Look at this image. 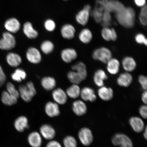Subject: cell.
I'll return each mask as SVG.
<instances>
[{
	"label": "cell",
	"mask_w": 147,
	"mask_h": 147,
	"mask_svg": "<svg viewBox=\"0 0 147 147\" xmlns=\"http://www.w3.org/2000/svg\"><path fill=\"white\" fill-rule=\"evenodd\" d=\"M141 100L142 102L145 104L146 105L147 103V90L144 91L142 93L141 96Z\"/></svg>",
	"instance_id": "49"
},
{
	"label": "cell",
	"mask_w": 147,
	"mask_h": 147,
	"mask_svg": "<svg viewBox=\"0 0 147 147\" xmlns=\"http://www.w3.org/2000/svg\"><path fill=\"white\" fill-rule=\"evenodd\" d=\"M11 77L14 81L20 82L25 80L27 74L24 70L19 68L16 69L14 72L12 74Z\"/></svg>",
	"instance_id": "35"
},
{
	"label": "cell",
	"mask_w": 147,
	"mask_h": 147,
	"mask_svg": "<svg viewBox=\"0 0 147 147\" xmlns=\"http://www.w3.org/2000/svg\"><path fill=\"white\" fill-rule=\"evenodd\" d=\"M45 111L48 116L51 117L59 115L60 114L59 107L56 102H49L46 104Z\"/></svg>",
	"instance_id": "18"
},
{
	"label": "cell",
	"mask_w": 147,
	"mask_h": 147,
	"mask_svg": "<svg viewBox=\"0 0 147 147\" xmlns=\"http://www.w3.org/2000/svg\"><path fill=\"white\" fill-rule=\"evenodd\" d=\"M97 5L106 11L117 13L123 9L125 7L123 3L117 0H97Z\"/></svg>",
	"instance_id": "2"
},
{
	"label": "cell",
	"mask_w": 147,
	"mask_h": 147,
	"mask_svg": "<svg viewBox=\"0 0 147 147\" xmlns=\"http://www.w3.org/2000/svg\"><path fill=\"white\" fill-rule=\"evenodd\" d=\"M20 24L18 20L14 18H10L7 20L5 24V29L9 32L15 33L20 30Z\"/></svg>",
	"instance_id": "22"
},
{
	"label": "cell",
	"mask_w": 147,
	"mask_h": 147,
	"mask_svg": "<svg viewBox=\"0 0 147 147\" xmlns=\"http://www.w3.org/2000/svg\"><path fill=\"white\" fill-rule=\"evenodd\" d=\"M122 67L126 72H132L137 67V62L131 57L128 56L125 57L122 60Z\"/></svg>",
	"instance_id": "19"
},
{
	"label": "cell",
	"mask_w": 147,
	"mask_h": 147,
	"mask_svg": "<svg viewBox=\"0 0 147 147\" xmlns=\"http://www.w3.org/2000/svg\"><path fill=\"white\" fill-rule=\"evenodd\" d=\"M53 99L56 103L64 105L67 102V96L65 92L61 88L55 89L52 93Z\"/></svg>",
	"instance_id": "13"
},
{
	"label": "cell",
	"mask_w": 147,
	"mask_h": 147,
	"mask_svg": "<svg viewBox=\"0 0 147 147\" xmlns=\"http://www.w3.org/2000/svg\"><path fill=\"white\" fill-rule=\"evenodd\" d=\"M80 96L83 100L93 102L97 99V96L92 88L88 87H84L81 90Z\"/></svg>",
	"instance_id": "9"
},
{
	"label": "cell",
	"mask_w": 147,
	"mask_h": 147,
	"mask_svg": "<svg viewBox=\"0 0 147 147\" xmlns=\"http://www.w3.org/2000/svg\"><path fill=\"white\" fill-rule=\"evenodd\" d=\"M78 136L81 142L84 146H89L93 142V134L89 128L84 127L81 129L79 131Z\"/></svg>",
	"instance_id": "7"
},
{
	"label": "cell",
	"mask_w": 147,
	"mask_h": 147,
	"mask_svg": "<svg viewBox=\"0 0 147 147\" xmlns=\"http://www.w3.org/2000/svg\"><path fill=\"white\" fill-rule=\"evenodd\" d=\"M112 143L115 146L119 147H133V142L129 137L124 134H115L112 138Z\"/></svg>",
	"instance_id": "6"
},
{
	"label": "cell",
	"mask_w": 147,
	"mask_h": 147,
	"mask_svg": "<svg viewBox=\"0 0 147 147\" xmlns=\"http://www.w3.org/2000/svg\"><path fill=\"white\" fill-rule=\"evenodd\" d=\"M115 16L119 23L124 27L131 28L135 24V12L131 7H125L120 11L115 13Z\"/></svg>",
	"instance_id": "1"
},
{
	"label": "cell",
	"mask_w": 147,
	"mask_h": 147,
	"mask_svg": "<svg viewBox=\"0 0 147 147\" xmlns=\"http://www.w3.org/2000/svg\"><path fill=\"white\" fill-rule=\"evenodd\" d=\"M41 84L42 87L47 91L52 90L56 85L55 79L51 77H44L42 79Z\"/></svg>",
	"instance_id": "28"
},
{
	"label": "cell",
	"mask_w": 147,
	"mask_h": 147,
	"mask_svg": "<svg viewBox=\"0 0 147 147\" xmlns=\"http://www.w3.org/2000/svg\"><path fill=\"white\" fill-rule=\"evenodd\" d=\"M92 57L94 59L99 61L103 63L106 64L110 59L113 58L111 51L107 48L102 47L94 51Z\"/></svg>",
	"instance_id": "4"
},
{
	"label": "cell",
	"mask_w": 147,
	"mask_h": 147,
	"mask_svg": "<svg viewBox=\"0 0 147 147\" xmlns=\"http://www.w3.org/2000/svg\"><path fill=\"white\" fill-rule=\"evenodd\" d=\"M102 36L104 40L107 41H116L117 36L116 32L113 28H110L109 27H104L102 29Z\"/></svg>",
	"instance_id": "20"
},
{
	"label": "cell",
	"mask_w": 147,
	"mask_h": 147,
	"mask_svg": "<svg viewBox=\"0 0 147 147\" xmlns=\"http://www.w3.org/2000/svg\"><path fill=\"white\" fill-rule=\"evenodd\" d=\"M45 26L47 31L51 32L54 31L56 28V24L52 20L49 19L45 22Z\"/></svg>",
	"instance_id": "42"
},
{
	"label": "cell",
	"mask_w": 147,
	"mask_h": 147,
	"mask_svg": "<svg viewBox=\"0 0 147 147\" xmlns=\"http://www.w3.org/2000/svg\"><path fill=\"white\" fill-rule=\"evenodd\" d=\"M108 79V76L105 71L102 69L97 70L94 75L93 80L95 84L97 87H101L104 86V82Z\"/></svg>",
	"instance_id": "15"
},
{
	"label": "cell",
	"mask_w": 147,
	"mask_h": 147,
	"mask_svg": "<svg viewBox=\"0 0 147 147\" xmlns=\"http://www.w3.org/2000/svg\"><path fill=\"white\" fill-rule=\"evenodd\" d=\"M7 92L11 95L16 97L17 98H19L20 94L19 92L16 89L13 84L11 82H8L7 84Z\"/></svg>",
	"instance_id": "41"
},
{
	"label": "cell",
	"mask_w": 147,
	"mask_h": 147,
	"mask_svg": "<svg viewBox=\"0 0 147 147\" xmlns=\"http://www.w3.org/2000/svg\"><path fill=\"white\" fill-rule=\"evenodd\" d=\"M129 123L134 131L136 133H140L144 129V123L140 117H132L129 119Z\"/></svg>",
	"instance_id": "17"
},
{
	"label": "cell",
	"mask_w": 147,
	"mask_h": 147,
	"mask_svg": "<svg viewBox=\"0 0 147 147\" xmlns=\"http://www.w3.org/2000/svg\"><path fill=\"white\" fill-rule=\"evenodd\" d=\"M29 144L32 147H40L41 146L42 140L41 136L37 132H32L28 138Z\"/></svg>",
	"instance_id": "23"
},
{
	"label": "cell",
	"mask_w": 147,
	"mask_h": 147,
	"mask_svg": "<svg viewBox=\"0 0 147 147\" xmlns=\"http://www.w3.org/2000/svg\"><path fill=\"white\" fill-rule=\"evenodd\" d=\"M136 4L138 6L143 7L146 5V0H134Z\"/></svg>",
	"instance_id": "48"
},
{
	"label": "cell",
	"mask_w": 147,
	"mask_h": 147,
	"mask_svg": "<svg viewBox=\"0 0 147 147\" xmlns=\"http://www.w3.org/2000/svg\"><path fill=\"white\" fill-rule=\"evenodd\" d=\"M64 1H68V0H64Z\"/></svg>",
	"instance_id": "52"
},
{
	"label": "cell",
	"mask_w": 147,
	"mask_h": 147,
	"mask_svg": "<svg viewBox=\"0 0 147 147\" xmlns=\"http://www.w3.org/2000/svg\"><path fill=\"white\" fill-rule=\"evenodd\" d=\"M73 71H76L82 75L84 80L87 78L88 73L87 67L84 62H78L71 67Z\"/></svg>",
	"instance_id": "31"
},
{
	"label": "cell",
	"mask_w": 147,
	"mask_h": 147,
	"mask_svg": "<svg viewBox=\"0 0 147 147\" xmlns=\"http://www.w3.org/2000/svg\"><path fill=\"white\" fill-rule=\"evenodd\" d=\"M6 80V76L0 65V87L4 85Z\"/></svg>",
	"instance_id": "46"
},
{
	"label": "cell",
	"mask_w": 147,
	"mask_h": 147,
	"mask_svg": "<svg viewBox=\"0 0 147 147\" xmlns=\"http://www.w3.org/2000/svg\"><path fill=\"white\" fill-rule=\"evenodd\" d=\"M15 128L18 131L22 132L28 128V119L24 116H21L16 119L14 123Z\"/></svg>",
	"instance_id": "25"
},
{
	"label": "cell",
	"mask_w": 147,
	"mask_h": 147,
	"mask_svg": "<svg viewBox=\"0 0 147 147\" xmlns=\"http://www.w3.org/2000/svg\"><path fill=\"white\" fill-rule=\"evenodd\" d=\"M18 99L12 96L7 91H3L2 93L1 100L3 104L7 106H12L17 102Z\"/></svg>",
	"instance_id": "30"
},
{
	"label": "cell",
	"mask_w": 147,
	"mask_h": 147,
	"mask_svg": "<svg viewBox=\"0 0 147 147\" xmlns=\"http://www.w3.org/2000/svg\"><path fill=\"white\" fill-rule=\"evenodd\" d=\"M80 88L78 84H73L67 88L66 93L67 96L73 99H76L80 96Z\"/></svg>",
	"instance_id": "32"
},
{
	"label": "cell",
	"mask_w": 147,
	"mask_h": 147,
	"mask_svg": "<svg viewBox=\"0 0 147 147\" xmlns=\"http://www.w3.org/2000/svg\"><path fill=\"white\" fill-rule=\"evenodd\" d=\"M54 48V44L50 41H45L41 45V49L44 54H49L52 53Z\"/></svg>",
	"instance_id": "36"
},
{
	"label": "cell",
	"mask_w": 147,
	"mask_h": 147,
	"mask_svg": "<svg viewBox=\"0 0 147 147\" xmlns=\"http://www.w3.org/2000/svg\"><path fill=\"white\" fill-rule=\"evenodd\" d=\"M67 77L69 81L73 84H79L85 80L80 73L74 71H69Z\"/></svg>",
	"instance_id": "33"
},
{
	"label": "cell",
	"mask_w": 147,
	"mask_h": 147,
	"mask_svg": "<svg viewBox=\"0 0 147 147\" xmlns=\"http://www.w3.org/2000/svg\"><path fill=\"white\" fill-rule=\"evenodd\" d=\"M133 81V76L130 73L126 72L121 73L117 79L118 85L121 87H128Z\"/></svg>",
	"instance_id": "11"
},
{
	"label": "cell",
	"mask_w": 147,
	"mask_h": 147,
	"mask_svg": "<svg viewBox=\"0 0 147 147\" xmlns=\"http://www.w3.org/2000/svg\"><path fill=\"white\" fill-rule=\"evenodd\" d=\"M90 13L89 11L84 8L77 14L76 20L77 22L82 25H86L89 20Z\"/></svg>",
	"instance_id": "29"
},
{
	"label": "cell",
	"mask_w": 147,
	"mask_h": 147,
	"mask_svg": "<svg viewBox=\"0 0 147 147\" xmlns=\"http://www.w3.org/2000/svg\"><path fill=\"white\" fill-rule=\"evenodd\" d=\"M104 11L100 6H97L92 12V15L97 23H101Z\"/></svg>",
	"instance_id": "37"
},
{
	"label": "cell",
	"mask_w": 147,
	"mask_h": 147,
	"mask_svg": "<svg viewBox=\"0 0 147 147\" xmlns=\"http://www.w3.org/2000/svg\"><path fill=\"white\" fill-rule=\"evenodd\" d=\"M144 133H143V136L145 138V139L147 140V126H146V127L144 128Z\"/></svg>",
	"instance_id": "50"
},
{
	"label": "cell",
	"mask_w": 147,
	"mask_h": 147,
	"mask_svg": "<svg viewBox=\"0 0 147 147\" xmlns=\"http://www.w3.org/2000/svg\"><path fill=\"white\" fill-rule=\"evenodd\" d=\"M111 16L109 12L105 11L103 13L101 23L104 27H109L111 25Z\"/></svg>",
	"instance_id": "39"
},
{
	"label": "cell",
	"mask_w": 147,
	"mask_h": 147,
	"mask_svg": "<svg viewBox=\"0 0 147 147\" xmlns=\"http://www.w3.org/2000/svg\"><path fill=\"white\" fill-rule=\"evenodd\" d=\"M97 93L99 97L101 100L105 101L111 100L114 96L113 89L104 86L99 88Z\"/></svg>",
	"instance_id": "14"
},
{
	"label": "cell",
	"mask_w": 147,
	"mask_h": 147,
	"mask_svg": "<svg viewBox=\"0 0 147 147\" xmlns=\"http://www.w3.org/2000/svg\"><path fill=\"white\" fill-rule=\"evenodd\" d=\"M72 110L75 115L81 116L87 113V107L83 101L76 100L73 102Z\"/></svg>",
	"instance_id": "12"
},
{
	"label": "cell",
	"mask_w": 147,
	"mask_h": 147,
	"mask_svg": "<svg viewBox=\"0 0 147 147\" xmlns=\"http://www.w3.org/2000/svg\"><path fill=\"white\" fill-rule=\"evenodd\" d=\"M16 45L15 38L13 35L9 32L3 33V38L0 39V49L3 50H11Z\"/></svg>",
	"instance_id": "5"
},
{
	"label": "cell",
	"mask_w": 147,
	"mask_h": 147,
	"mask_svg": "<svg viewBox=\"0 0 147 147\" xmlns=\"http://www.w3.org/2000/svg\"><path fill=\"white\" fill-rule=\"evenodd\" d=\"M47 147H62V146L58 141L52 140L47 143Z\"/></svg>",
	"instance_id": "47"
},
{
	"label": "cell",
	"mask_w": 147,
	"mask_h": 147,
	"mask_svg": "<svg viewBox=\"0 0 147 147\" xmlns=\"http://www.w3.org/2000/svg\"><path fill=\"white\" fill-rule=\"evenodd\" d=\"M18 92L20 96L26 102H30L36 93L34 84L32 82H27L26 85L20 86L18 88Z\"/></svg>",
	"instance_id": "3"
},
{
	"label": "cell",
	"mask_w": 147,
	"mask_h": 147,
	"mask_svg": "<svg viewBox=\"0 0 147 147\" xmlns=\"http://www.w3.org/2000/svg\"><path fill=\"white\" fill-rule=\"evenodd\" d=\"M135 41L137 43L140 45H147V40L145 36L142 34H139L136 36Z\"/></svg>",
	"instance_id": "43"
},
{
	"label": "cell",
	"mask_w": 147,
	"mask_h": 147,
	"mask_svg": "<svg viewBox=\"0 0 147 147\" xmlns=\"http://www.w3.org/2000/svg\"><path fill=\"white\" fill-rule=\"evenodd\" d=\"M61 32L63 38L70 40L74 37L75 30L72 25L67 24L62 27Z\"/></svg>",
	"instance_id": "26"
},
{
	"label": "cell",
	"mask_w": 147,
	"mask_h": 147,
	"mask_svg": "<svg viewBox=\"0 0 147 147\" xmlns=\"http://www.w3.org/2000/svg\"><path fill=\"white\" fill-rule=\"evenodd\" d=\"M92 34L91 31L88 29H83L79 36V39L82 43H89L92 39Z\"/></svg>",
	"instance_id": "34"
},
{
	"label": "cell",
	"mask_w": 147,
	"mask_h": 147,
	"mask_svg": "<svg viewBox=\"0 0 147 147\" xmlns=\"http://www.w3.org/2000/svg\"><path fill=\"white\" fill-rule=\"evenodd\" d=\"M84 8L87 9V10L89 11L90 12L91 9V7L90 5H85L84 6Z\"/></svg>",
	"instance_id": "51"
},
{
	"label": "cell",
	"mask_w": 147,
	"mask_h": 147,
	"mask_svg": "<svg viewBox=\"0 0 147 147\" xmlns=\"http://www.w3.org/2000/svg\"><path fill=\"white\" fill-rule=\"evenodd\" d=\"M23 32L27 37L30 39L36 38L38 36V32L35 30L32 24L29 22H27L24 24Z\"/></svg>",
	"instance_id": "27"
},
{
	"label": "cell",
	"mask_w": 147,
	"mask_h": 147,
	"mask_svg": "<svg viewBox=\"0 0 147 147\" xmlns=\"http://www.w3.org/2000/svg\"><path fill=\"white\" fill-rule=\"evenodd\" d=\"M63 144L65 147H77L78 143L74 137L72 136H67L64 138Z\"/></svg>",
	"instance_id": "38"
},
{
	"label": "cell",
	"mask_w": 147,
	"mask_h": 147,
	"mask_svg": "<svg viewBox=\"0 0 147 147\" xmlns=\"http://www.w3.org/2000/svg\"><path fill=\"white\" fill-rule=\"evenodd\" d=\"M139 113L142 118L146 119L147 117V107L146 105L141 106L139 108Z\"/></svg>",
	"instance_id": "45"
},
{
	"label": "cell",
	"mask_w": 147,
	"mask_h": 147,
	"mask_svg": "<svg viewBox=\"0 0 147 147\" xmlns=\"http://www.w3.org/2000/svg\"><path fill=\"white\" fill-rule=\"evenodd\" d=\"M26 57L28 60L33 64L39 63L42 59L40 51L34 47L29 48L28 49Z\"/></svg>",
	"instance_id": "8"
},
{
	"label": "cell",
	"mask_w": 147,
	"mask_h": 147,
	"mask_svg": "<svg viewBox=\"0 0 147 147\" xmlns=\"http://www.w3.org/2000/svg\"><path fill=\"white\" fill-rule=\"evenodd\" d=\"M6 60L9 65L13 67H17L22 62L21 57L16 53H10L7 55Z\"/></svg>",
	"instance_id": "24"
},
{
	"label": "cell",
	"mask_w": 147,
	"mask_h": 147,
	"mask_svg": "<svg viewBox=\"0 0 147 147\" xmlns=\"http://www.w3.org/2000/svg\"><path fill=\"white\" fill-rule=\"evenodd\" d=\"M107 64V69L110 74L115 75L119 72L120 64L118 59L112 58L110 59Z\"/></svg>",
	"instance_id": "21"
},
{
	"label": "cell",
	"mask_w": 147,
	"mask_h": 147,
	"mask_svg": "<svg viewBox=\"0 0 147 147\" xmlns=\"http://www.w3.org/2000/svg\"><path fill=\"white\" fill-rule=\"evenodd\" d=\"M138 80L144 91L147 90V78L146 76L142 75H139L138 78Z\"/></svg>",
	"instance_id": "44"
},
{
	"label": "cell",
	"mask_w": 147,
	"mask_h": 147,
	"mask_svg": "<svg viewBox=\"0 0 147 147\" xmlns=\"http://www.w3.org/2000/svg\"><path fill=\"white\" fill-rule=\"evenodd\" d=\"M40 135L47 140H51L55 137L56 132L54 129L49 124L43 125L40 128Z\"/></svg>",
	"instance_id": "16"
},
{
	"label": "cell",
	"mask_w": 147,
	"mask_h": 147,
	"mask_svg": "<svg viewBox=\"0 0 147 147\" xmlns=\"http://www.w3.org/2000/svg\"><path fill=\"white\" fill-rule=\"evenodd\" d=\"M147 5H145L142 7L141 10L140 14L139 16V20L142 24L146 26L147 24Z\"/></svg>",
	"instance_id": "40"
},
{
	"label": "cell",
	"mask_w": 147,
	"mask_h": 147,
	"mask_svg": "<svg viewBox=\"0 0 147 147\" xmlns=\"http://www.w3.org/2000/svg\"><path fill=\"white\" fill-rule=\"evenodd\" d=\"M61 56L62 60L66 63H70L78 58V54L74 49H64L61 51Z\"/></svg>",
	"instance_id": "10"
}]
</instances>
